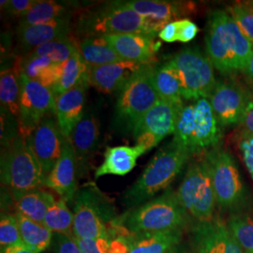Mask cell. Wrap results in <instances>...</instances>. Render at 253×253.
Masks as SVG:
<instances>
[{"instance_id": "6da1fadb", "label": "cell", "mask_w": 253, "mask_h": 253, "mask_svg": "<svg viewBox=\"0 0 253 253\" xmlns=\"http://www.w3.org/2000/svg\"><path fill=\"white\" fill-rule=\"evenodd\" d=\"M208 59L222 74L245 72L253 43L225 10H214L208 19L206 35Z\"/></svg>"}, {"instance_id": "7a4b0ae2", "label": "cell", "mask_w": 253, "mask_h": 253, "mask_svg": "<svg viewBox=\"0 0 253 253\" xmlns=\"http://www.w3.org/2000/svg\"><path fill=\"white\" fill-rule=\"evenodd\" d=\"M191 154L172 140L161 148L145 167L139 178L126 189L121 202L126 208H138L166 189L182 171Z\"/></svg>"}, {"instance_id": "3957f363", "label": "cell", "mask_w": 253, "mask_h": 253, "mask_svg": "<svg viewBox=\"0 0 253 253\" xmlns=\"http://www.w3.org/2000/svg\"><path fill=\"white\" fill-rule=\"evenodd\" d=\"M186 210L176 193L166 190L163 195L138 208L128 209L113 223V232L128 235L180 230L186 222Z\"/></svg>"}, {"instance_id": "277c9868", "label": "cell", "mask_w": 253, "mask_h": 253, "mask_svg": "<svg viewBox=\"0 0 253 253\" xmlns=\"http://www.w3.org/2000/svg\"><path fill=\"white\" fill-rule=\"evenodd\" d=\"M221 137L222 126L208 99L183 103L173 133L174 142L193 155L215 148Z\"/></svg>"}, {"instance_id": "5b68a950", "label": "cell", "mask_w": 253, "mask_h": 253, "mask_svg": "<svg viewBox=\"0 0 253 253\" xmlns=\"http://www.w3.org/2000/svg\"><path fill=\"white\" fill-rule=\"evenodd\" d=\"M76 33L84 38L118 34L158 33L146 19L126 8L121 1H109L85 10L77 20Z\"/></svg>"}, {"instance_id": "8992f818", "label": "cell", "mask_w": 253, "mask_h": 253, "mask_svg": "<svg viewBox=\"0 0 253 253\" xmlns=\"http://www.w3.org/2000/svg\"><path fill=\"white\" fill-rule=\"evenodd\" d=\"M73 237L111 239L118 217L111 201L94 184L77 190L73 200Z\"/></svg>"}, {"instance_id": "52a82bcc", "label": "cell", "mask_w": 253, "mask_h": 253, "mask_svg": "<svg viewBox=\"0 0 253 253\" xmlns=\"http://www.w3.org/2000/svg\"><path fill=\"white\" fill-rule=\"evenodd\" d=\"M0 175L2 185L9 188L12 198L44 186L45 175L27 138L19 134L2 146Z\"/></svg>"}, {"instance_id": "ba28073f", "label": "cell", "mask_w": 253, "mask_h": 253, "mask_svg": "<svg viewBox=\"0 0 253 253\" xmlns=\"http://www.w3.org/2000/svg\"><path fill=\"white\" fill-rule=\"evenodd\" d=\"M154 63H145L119 92L114 124L122 131H133L161 100L154 84Z\"/></svg>"}, {"instance_id": "9c48e42d", "label": "cell", "mask_w": 253, "mask_h": 253, "mask_svg": "<svg viewBox=\"0 0 253 253\" xmlns=\"http://www.w3.org/2000/svg\"><path fill=\"white\" fill-rule=\"evenodd\" d=\"M176 196L183 208L200 222L213 219L216 197L206 159L190 164Z\"/></svg>"}, {"instance_id": "30bf717a", "label": "cell", "mask_w": 253, "mask_h": 253, "mask_svg": "<svg viewBox=\"0 0 253 253\" xmlns=\"http://www.w3.org/2000/svg\"><path fill=\"white\" fill-rule=\"evenodd\" d=\"M180 74L183 84V99H209L215 89L217 82L211 61L196 48H185L172 59Z\"/></svg>"}, {"instance_id": "8fae6325", "label": "cell", "mask_w": 253, "mask_h": 253, "mask_svg": "<svg viewBox=\"0 0 253 253\" xmlns=\"http://www.w3.org/2000/svg\"><path fill=\"white\" fill-rule=\"evenodd\" d=\"M206 160L216 202L223 208H237L245 201V190L241 175L232 155L220 148L210 149Z\"/></svg>"}, {"instance_id": "7c38bea8", "label": "cell", "mask_w": 253, "mask_h": 253, "mask_svg": "<svg viewBox=\"0 0 253 253\" xmlns=\"http://www.w3.org/2000/svg\"><path fill=\"white\" fill-rule=\"evenodd\" d=\"M21 95L18 122L20 135L27 138L50 112L54 111V92L39 82L20 73Z\"/></svg>"}, {"instance_id": "4fadbf2b", "label": "cell", "mask_w": 253, "mask_h": 253, "mask_svg": "<svg viewBox=\"0 0 253 253\" xmlns=\"http://www.w3.org/2000/svg\"><path fill=\"white\" fill-rule=\"evenodd\" d=\"M182 105L162 99L159 100L132 131L136 145L149 151L166 136L173 134Z\"/></svg>"}, {"instance_id": "5bb4252c", "label": "cell", "mask_w": 253, "mask_h": 253, "mask_svg": "<svg viewBox=\"0 0 253 253\" xmlns=\"http://www.w3.org/2000/svg\"><path fill=\"white\" fill-rule=\"evenodd\" d=\"M65 138L67 137L62 133L57 121L49 115L27 137L45 177L54 169L61 156Z\"/></svg>"}, {"instance_id": "9a60e30c", "label": "cell", "mask_w": 253, "mask_h": 253, "mask_svg": "<svg viewBox=\"0 0 253 253\" xmlns=\"http://www.w3.org/2000/svg\"><path fill=\"white\" fill-rule=\"evenodd\" d=\"M208 100L222 126L241 123L252 102L242 87L227 82H217Z\"/></svg>"}, {"instance_id": "2e32d148", "label": "cell", "mask_w": 253, "mask_h": 253, "mask_svg": "<svg viewBox=\"0 0 253 253\" xmlns=\"http://www.w3.org/2000/svg\"><path fill=\"white\" fill-rule=\"evenodd\" d=\"M77 163L70 138H65L61 156L47 175L44 186L56 192L61 199L72 202L77 193Z\"/></svg>"}, {"instance_id": "e0dca14e", "label": "cell", "mask_w": 253, "mask_h": 253, "mask_svg": "<svg viewBox=\"0 0 253 253\" xmlns=\"http://www.w3.org/2000/svg\"><path fill=\"white\" fill-rule=\"evenodd\" d=\"M126 8L146 19L159 34L163 27L172 20L190 13L192 3L163 0H128L121 1ZM175 21V20H174Z\"/></svg>"}, {"instance_id": "ac0fdd59", "label": "cell", "mask_w": 253, "mask_h": 253, "mask_svg": "<svg viewBox=\"0 0 253 253\" xmlns=\"http://www.w3.org/2000/svg\"><path fill=\"white\" fill-rule=\"evenodd\" d=\"M99 122L91 112H84L80 122L70 136L77 163L78 178L89 170V163L99 143Z\"/></svg>"}, {"instance_id": "d6986e66", "label": "cell", "mask_w": 253, "mask_h": 253, "mask_svg": "<svg viewBox=\"0 0 253 253\" xmlns=\"http://www.w3.org/2000/svg\"><path fill=\"white\" fill-rule=\"evenodd\" d=\"M145 63L120 61L102 66L89 67L87 80L102 93L120 92Z\"/></svg>"}, {"instance_id": "ffe728a7", "label": "cell", "mask_w": 253, "mask_h": 253, "mask_svg": "<svg viewBox=\"0 0 253 253\" xmlns=\"http://www.w3.org/2000/svg\"><path fill=\"white\" fill-rule=\"evenodd\" d=\"M193 233L198 253H243L231 232L218 221L199 222Z\"/></svg>"}, {"instance_id": "44dd1931", "label": "cell", "mask_w": 253, "mask_h": 253, "mask_svg": "<svg viewBox=\"0 0 253 253\" xmlns=\"http://www.w3.org/2000/svg\"><path fill=\"white\" fill-rule=\"evenodd\" d=\"M88 81H84L55 98L54 114L65 137L70 138L76 125L84 115L85 90Z\"/></svg>"}, {"instance_id": "7402d4cb", "label": "cell", "mask_w": 253, "mask_h": 253, "mask_svg": "<svg viewBox=\"0 0 253 253\" xmlns=\"http://www.w3.org/2000/svg\"><path fill=\"white\" fill-rule=\"evenodd\" d=\"M124 61L154 63L157 51L154 35L118 34L103 36Z\"/></svg>"}, {"instance_id": "603a6c76", "label": "cell", "mask_w": 253, "mask_h": 253, "mask_svg": "<svg viewBox=\"0 0 253 253\" xmlns=\"http://www.w3.org/2000/svg\"><path fill=\"white\" fill-rule=\"evenodd\" d=\"M71 32V17L58 19L46 24L18 27L17 35L22 50L27 54L37 47L69 38Z\"/></svg>"}, {"instance_id": "cb8c5ba5", "label": "cell", "mask_w": 253, "mask_h": 253, "mask_svg": "<svg viewBox=\"0 0 253 253\" xmlns=\"http://www.w3.org/2000/svg\"><path fill=\"white\" fill-rule=\"evenodd\" d=\"M147 152L140 145H120L108 147L104 152V161L95 171V177L105 174L125 175L135 167L138 158Z\"/></svg>"}, {"instance_id": "d4e9b609", "label": "cell", "mask_w": 253, "mask_h": 253, "mask_svg": "<svg viewBox=\"0 0 253 253\" xmlns=\"http://www.w3.org/2000/svg\"><path fill=\"white\" fill-rule=\"evenodd\" d=\"M128 253H169L180 242V230L130 235Z\"/></svg>"}, {"instance_id": "484cf974", "label": "cell", "mask_w": 253, "mask_h": 253, "mask_svg": "<svg viewBox=\"0 0 253 253\" xmlns=\"http://www.w3.org/2000/svg\"><path fill=\"white\" fill-rule=\"evenodd\" d=\"M154 84L162 100L183 104V84L180 74L172 60L155 66Z\"/></svg>"}, {"instance_id": "4316f807", "label": "cell", "mask_w": 253, "mask_h": 253, "mask_svg": "<svg viewBox=\"0 0 253 253\" xmlns=\"http://www.w3.org/2000/svg\"><path fill=\"white\" fill-rule=\"evenodd\" d=\"M54 199L52 193L41 189L27 191L13 198L16 213L42 225H44L47 209Z\"/></svg>"}, {"instance_id": "83f0119b", "label": "cell", "mask_w": 253, "mask_h": 253, "mask_svg": "<svg viewBox=\"0 0 253 253\" xmlns=\"http://www.w3.org/2000/svg\"><path fill=\"white\" fill-rule=\"evenodd\" d=\"M62 64L54 63L48 57L25 56L20 64V73L27 78L53 89L59 80Z\"/></svg>"}, {"instance_id": "f1b7e54d", "label": "cell", "mask_w": 253, "mask_h": 253, "mask_svg": "<svg viewBox=\"0 0 253 253\" xmlns=\"http://www.w3.org/2000/svg\"><path fill=\"white\" fill-rule=\"evenodd\" d=\"M78 50L89 67L124 61L103 36L83 38Z\"/></svg>"}, {"instance_id": "f546056e", "label": "cell", "mask_w": 253, "mask_h": 253, "mask_svg": "<svg viewBox=\"0 0 253 253\" xmlns=\"http://www.w3.org/2000/svg\"><path fill=\"white\" fill-rule=\"evenodd\" d=\"M72 4L56 1H37L35 5L20 18L18 27L46 24L58 19L71 17Z\"/></svg>"}, {"instance_id": "4dcf8cb0", "label": "cell", "mask_w": 253, "mask_h": 253, "mask_svg": "<svg viewBox=\"0 0 253 253\" xmlns=\"http://www.w3.org/2000/svg\"><path fill=\"white\" fill-rule=\"evenodd\" d=\"M20 234L25 247L32 253L44 252L53 241V232L47 227L15 213Z\"/></svg>"}, {"instance_id": "1f68e13d", "label": "cell", "mask_w": 253, "mask_h": 253, "mask_svg": "<svg viewBox=\"0 0 253 253\" xmlns=\"http://www.w3.org/2000/svg\"><path fill=\"white\" fill-rule=\"evenodd\" d=\"M88 65L84 61L79 51L73 54L66 62L62 64L59 80L52 89L55 98L74 86L87 80Z\"/></svg>"}, {"instance_id": "d6a6232c", "label": "cell", "mask_w": 253, "mask_h": 253, "mask_svg": "<svg viewBox=\"0 0 253 253\" xmlns=\"http://www.w3.org/2000/svg\"><path fill=\"white\" fill-rule=\"evenodd\" d=\"M21 80L20 72L6 70L0 76V103L1 112L18 120L20 112Z\"/></svg>"}, {"instance_id": "836d02e7", "label": "cell", "mask_w": 253, "mask_h": 253, "mask_svg": "<svg viewBox=\"0 0 253 253\" xmlns=\"http://www.w3.org/2000/svg\"><path fill=\"white\" fill-rule=\"evenodd\" d=\"M44 226L55 234L73 237V213L63 199L54 200L46 212Z\"/></svg>"}, {"instance_id": "e575fe53", "label": "cell", "mask_w": 253, "mask_h": 253, "mask_svg": "<svg viewBox=\"0 0 253 253\" xmlns=\"http://www.w3.org/2000/svg\"><path fill=\"white\" fill-rule=\"evenodd\" d=\"M77 51H79L78 47H76L73 40L69 37L39 46L29 54H26V56L48 57L54 63L63 64Z\"/></svg>"}, {"instance_id": "d590c367", "label": "cell", "mask_w": 253, "mask_h": 253, "mask_svg": "<svg viewBox=\"0 0 253 253\" xmlns=\"http://www.w3.org/2000/svg\"><path fill=\"white\" fill-rule=\"evenodd\" d=\"M230 232L246 253H253V217L234 216L229 220Z\"/></svg>"}, {"instance_id": "8d00e7d4", "label": "cell", "mask_w": 253, "mask_h": 253, "mask_svg": "<svg viewBox=\"0 0 253 253\" xmlns=\"http://www.w3.org/2000/svg\"><path fill=\"white\" fill-rule=\"evenodd\" d=\"M0 245L1 250L10 246H25L21 237L18 221L15 215L1 214Z\"/></svg>"}, {"instance_id": "74e56055", "label": "cell", "mask_w": 253, "mask_h": 253, "mask_svg": "<svg viewBox=\"0 0 253 253\" xmlns=\"http://www.w3.org/2000/svg\"><path fill=\"white\" fill-rule=\"evenodd\" d=\"M229 14L234 18L245 36L253 43V4L252 2L236 3L228 8Z\"/></svg>"}, {"instance_id": "f35d334b", "label": "cell", "mask_w": 253, "mask_h": 253, "mask_svg": "<svg viewBox=\"0 0 253 253\" xmlns=\"http://www.w3.org/2000/svg\"><path fill=\"white\" fill-rule=\"evenodd\" d=\"M83 253H123L119 240L111 239H83L73 237Z\"/></svg>"}, {"instance_id": "ab89813d", "label": "cell", "mask_w": 253, "mask_h": 253, "mask_svg": "<svg viewBox=\"0 0 253 253\" xmlns=\"http://www.w3.org/2000/svg\"><path fill=\"white\" fill-rule=\"evenodd\" d=\"M238 147L245 165L253 179V134L244 131L239 137Z\"/></svg>"}, {"instance_id": "60d3db41", "label": "cell", "mask_w": 253, "mask_h": 253, "mask_svg": "<svg viewBox=\"0 0 253 253\" xmlns=\"http://www.w3.org/2000/svg\"><path fill=\"white\" fill-rule=\"evenodd\" d=\"M36 2V0H2L0 3L1 7H4L9 14L21 18L35 5Z\"/></svg>"}, {"instance_id": "b9f144b4", "label": "cell", "mask_w": 253, "mask_h": 253, "mask_svg": "<svg viewBox=\"0 0 253 253\" xmlns=\"http://www.w3.org/2000/svg\"><path fill=\"white\" fill-rule=\"evenodd\" d=\"M175 27L177 31V42H189L192 41L199 32L198 27L190 19L175 20Z\"/></svg>"}, {"instance_id": "7bdbcfd3", "label": "cell", "mask_w": 253, "mask_h": 253, "mask_svg": "<svg viewBox=\"0 0 253 253\" xmlns=\"http://www.w3.org/2000/svg\"><path fill=\"white\" fill-rule=\"evenodd\" d=\"M54 253H83L72 236L54 234L53 236Z\"/></svg>"}, {"instance_id": "ee69618b", "label": "cell", "mask_w": 253, "mask_h": 253, "mask_svg": "<svg viewBox=\"0 0 253 253\" xmlns=\"http://www.w3.org/2000/svg\"><path fill=\"white\" fill-rule=\"evenodd\" d=\"M159 37L165 42L172 43L174 42H177V31H176L174 21L172 23H169L168 25L163 27V29L159 32Z\"/></svg>"}, {"instance_id": "f6af8a7d", "label": "cell", "mask_w": 253, "mask_h": 253, "mask_svg": "<svg viewBox=\"0 0 253 253\" xmlns=\"http://www.w3.org/2000/svg\"><path fill=\"white\" fill-rule=\"evenodd\" d=\"M241 124L244 126L247 132L253 134V101L248 106Z\"/></svg>"}, {"instance_id": "bcb514c9", "label": "cell", "mask_w": 253, "mask_h": 253, "mask_svg": "<svg viewBox=\"0 0 253 253\" xmlns=\"http://www.w3.org/2000/svg\"><path fill=\"white\" fill-rule=\"evenodd\" d=\"M1 253H34L25 246H10L1 250Z\"/></svg>"}, {"instance_id": "7dc6e473", "label": "cell", "mask_w": 253, "mask_h": 253, "mask_svg": "<svg viewBox=\"0 0 253 253\" xmlns=\"http://www.w3.org/2000/svg\"><path fill=\"white\" fill-rule=\"evenodd\" d=\"M245 73L248 75V77H249L250 81L252 83L253 87V52L251 58H250L249 64H248V66H247V68L245 70Z\"/></svg>"}, {"instance_id": "c3c4849f", "label": "cell", "mask_w": 253, "mask_h": 253, "mask_svg": "<svg viewBox=\"0 0 253 253\" xmlns=\"http://www.w3.org/2000/svg\"><path fill=\"white\" fill-rule=\"evenodd\" d=\"M174 253V250H173V251H172V252H171V253Z\"/></svg>"}, {"instance_id": "681fc988", "label": "cell", "mask_w": 253, "mask_h": 253, "mask_svg": "<svg viewBox=\"0 0 253 253\" xmlns=\"http://www.w3.org/2000/svg\"><path fill=\"white\" fill-rule=\"evenodd\" d=\"M252 3H253V2H252Z\"/></svg>"}]
</instances>
